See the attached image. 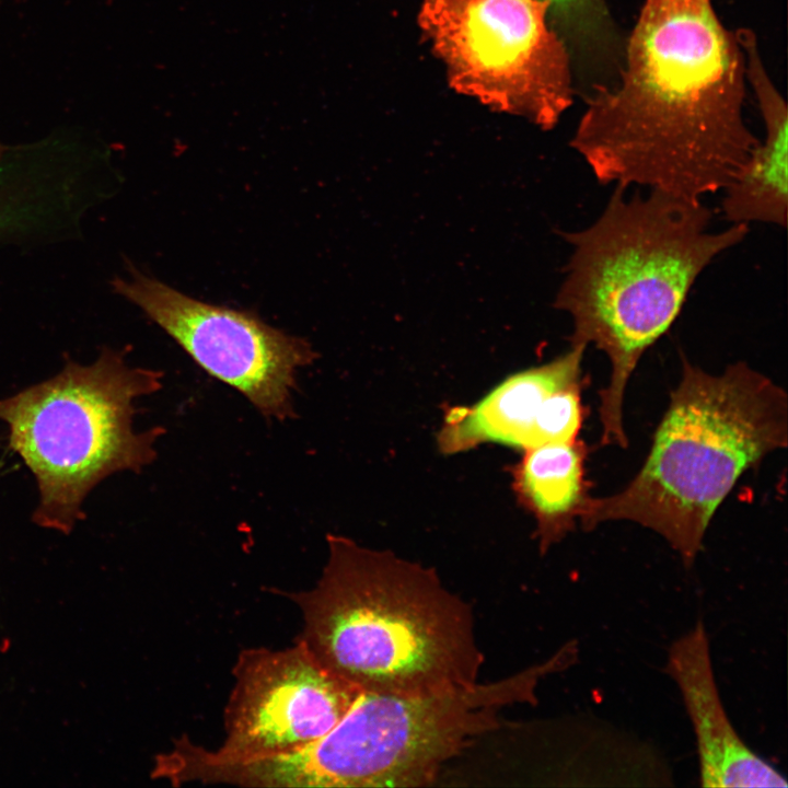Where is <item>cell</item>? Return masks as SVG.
I'll list each match as a JSON object with an SVG mask.
<instances>
[{"label": "cell", "mask_w": 788, "mask_h": 788, "mask_svg": "<svg viewBox=\"0 0 788 788\" xmlns=\"http://www.w3.org/2000/svg\"><path fill=\"white\" fill-rule=\"evenodd\" d=\"M584 345L555 359L514 372L471 405L453 406L437 434L451 455L496 443L520 451L577 439L582 422Z\"/></svg>", "instance_id": "cell-10"}, {"label": "cell", "mask_w": 788, "mask_h": 788, "mask_svg": "<svg viewBox=\"0 0 788 788\" xmlns=\"http://www.w3.org/2000/svg\"><path fill=\"white\" fill-rule=\"evenodd\" d=\"M315 586L288 594L299 636L333 674L361 692L421 695L478 682L484 654L473 612L437 571L390 551L328 534Z\"/></svg>", "instance_id": "cell-3"}, {"label": "cell", "mask_w": 788, "mask_h": 788, "mask_svg": "<svg viewBox=\"0 0 788 788\" xmlns=\"http://www.w3.org/2000/svg\"><path fill=\"white\" fill-rule=\"evenodd\" d=\"M745 60L746 82L754 91L764 123V138L721 190V213L730 224L787 225L788 112L770 80L754 34L737 32Z\"/></svg>", "instance_id": "cell-12"}, {"label": "cell", "mask_w": 788, "mask_h": 788, "mask_svg": "<svg viewBox=\"0 0 788 788\" xmlns=\"http://www.w3.org/2000/svg\"><path fill=\"white\" fill-rule=\"evenodd\" d=\"M544 1L551 4V12L566 22L588 48L607 37L610 18L603 0Z\"/></svg>", "instance_id": "cell-14"}, {"label": "cell", "mask_w": 788, "mask_h": 788, "mask_svg": "<svg viewBox=\"0 0 788 788\" xmlns=\"http://www.w3.org/2000/svg\"><path fill=\"white\" fill-rule=\"evenodd\" d=\"M522 452L511 471L512 488L519 503L534 518L538 547L545 554L573 529L590 498L586 447L575 439Z\"/></svg>", "instance_id": "cell-13"}, {"label": "cell", "mask_w": 788, "mask_h": 788, "mask_svg": "<svg viewBox=\"0 0 788 788\" xmlns=\"http://www.w3.org/2000/svg\"><path fill=\"white\" fill-rule=\"evenodd\" d=\"M549 13L544 0H424L418 22L452 89L549 130L572 104L569 54Z\"/></svg>", "instance_id": "cell-7"}, {"label": "cell", "mask_w": 788, "mask_h": 788, "mask_svg": "<svg viewBox=\"0 0 788 788\" xmlns=\"http://www.w3.org/2000/svg\"><path fill=\"white\" fill-rule=\"evenodd\" d=\"M665 673L676 684L697 743L703 787H786V777L752 751L720 698L703 621L671 645Z\"/></svg>", "instance_id": "cell-11"}, {"label": "cell", "mask_w": 788, "mask_h": 788, "mask_svg": "<svg viewBox=\"0 0 788 788\" xmlns=\"http://www.w3.org/2000/svg\"><path fill=\"white\" fill-rule=\"evenodd\" d=\"M568 642L542 663L495 682L421 695L362 692L324 737L290 756L303 787H422L473 739L500 727V712L536 703L544 677L572 662Z\"/></svg>", "instance_id": "cell-6"}, {"label": "cell", "mask_w": 788, "mask_h": 788, "mask_svg": "<svg viewBox=\"0 0 788 788\" xmlns=\"http://www.w3.org/2000/svg\"><path fill=\"white\" fill-rule=\"evenodd\" d=\"M125 355L104 347L90 364L68 359L54 376L0 399L9 447L36 482V525L71 533L85 518L82 506L94 487L155 460L165 430L136 431L135 403L162 389L163 373L132 367Z\"/></svg>", "instance_id": "cell-5"}, {"label": "cell", "mask_w": 788, "mask_h": 788, "mask_svg": "<svg viewBox=\"0 0 788 788\" xmlns=\"http://www.w3.org/2000/svg\"><path fill=\"white\" fill-rule=\"evenodd\" d=\"M745 60L710 0H645L621 78L588 100L570 146L601 185L703 199L760 139L744 119Z\"/></svg>", "instance_id": "cell-1"}, {"label": "cell", "mask_w": 788, "mask_h": 788, "mask_svg": "<svg viewBox=\"0 0 788 788\" xmlns=\"http://www.w3.org/2000/svg\"><path fill=\"white\" fill-rule=\"evenodd\" d=\"M224 708L225 738L211 753L235 760L300 749L328 733L362 693L333 674L301 640L242 650Z\"/></svg>", "instance_id": "cell-9"}, {"label": "cell", "mask_w": 788, "mask_h": 788, "mask_svg": "<svg viewBox=\"0 0 788 788\" xmlns=\"http://www.w3.org/2000/svg\"><path fill=\"white\" fill-rule=\"evenodd\" d=\"M111 285L200 369L242 394L265 418L296 417L298 370L316 359L309 341L254 313L192 298L134 267Z\"/></svg>", "instance_id": "cell-8"}, {"label": "cell", "mask_w": 788, "mask_h": 788, "mask_svg": "<svg viewBox=\"0 0 788 788\" xmlns=\"http://www.w3.org/2000/svg\"><path fill=\"white\" fill-rule=\"evenodd\" d=\"M627 189L614 186L587 228L559 232L571 255L554 301L571 318L570 345L593 346L610 361L601 443L622 448L624 396L639 360L674 324L703 271L749 233L746 224L712 230L703 199Z\"/></svg>", "instance_id": "cell-2"}, {"label": "cell", "mask_w": 788, "mask_h": 788, "mask_svg": "<svg viewBox=\"0 0 788 788\" xmlns=\"http://www.w3.org/2000/svg\"><path fill=\"white\" fill-rule=\"evenodd\" d=\"M681 380L650 451L619 491L590 496L586 531L630 521L662 536L693 566L710 521L739 478L786 448L788 399L779 385L739 361L711 374L682 356Z\"/></svg>", "instance_id": "cell-4"}]
</instances>
